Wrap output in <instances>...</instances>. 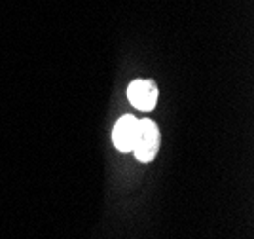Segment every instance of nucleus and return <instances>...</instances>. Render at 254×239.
Here are the masks:
<instances>
[{"label":"nucleus","instance_id":"obj_1","mask_svg":"<svg viewBox=\"0 0 254 239\" xmlns=\"http://www.w3.org/2000/svg\"><path fill=\"white\" fill-rule=\"evenodd\" d=\"M159 148V129L158 125L154 124L152 120H140L138 122V131L137 139H135V146L133 152L137 156L138 161L142 163H150Z\"/></svg>","mask_w":254,"mask_h":239},{"label":"nucleus","instance_id":"obj_2","mask_svg":"<svg viewBox=\"0 0 254 239\" xmlns=\"http://www.w3.org/2000/svg\"><path fill=\"white\" fill-rule=\"evenodd\" d=\"M127 99L135 108L148 112L158 103V87L150 80H135L127 87Z\"/></svg>","mask_w":254,"mask_h":239},{"label":"nucleus","instance_id":"obj_3","mask_svg":"<svg viewBox=\"0 0 254 239\" xmlns=\"http://www.w3.org/2000/svg\"><path fill=\"white\" fill-rule=\"evenodd\" d=\"M138 131V120L135 116L126 114L122 116L114 125L112 131V141L120 152H133L135 146V139H137Z\"/></svg>","mask_w":254,"mask_h":239}]
</instances>
